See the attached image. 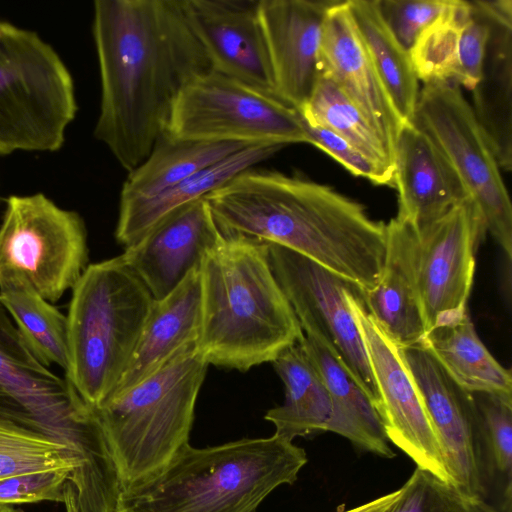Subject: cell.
<instances>
[{"label":"cell","mask_w":512,"mask_h":512,"mask_svg":"<svg viewBox=\"0 0 512 512\" xmlns=\"http://www.w3.org/2000/svg\"><path fill=\"white\" fill-rule=\"evenodd\" d=\"M447 374L469 393L512 398V376L479 338L469 315L428 332L421 342Z\"/></svg>","instance_id":"obj_29"},{"label":"cell","mask_w":512,"mask_h":512,"mask_svg":"<svg viewBox=\"0 0 512 512\" xmlns=\"http://www.w3.org/2000/svg\"><path fill=\"white\" fill-rule=\"evenodd\" d=\"M401 349L442 443L453 486L486 500L489 456L472 393L461 388L422 343Z\"/></svg>","instance_id":"obj_15"},{"label":"cell","mask_w":512,"mask_h":512,"mask_svg":"<svg viewBox=\"0 0 512 512\" xmlns=\"http://www.w3.org/2000/svg\"><path fill=\"white\" fill-rule=\"evenodd\" d=\"M72 476L68 470H48L0 479V503L15 505L55 501L63 503L67 512L73 503Z\"/></svg>","instance_id":"obj_35"},{"label":"cell","mask_w":512,"mask_h":512,"mask_svg":"<svg viewBox=\"0 0 512 512\" xmlns=\"http://www.w3.org/2000/svg\"><path fill=\"white\" fill-rule=\"evenodd\" d=\"M452 0H378L386 24L410 52L419 36L451 5Z\"/></svg>","instance_id":"obj_36"},{"label":"cell","mask_w":512,"mask_h":512,"mask_svg":"<svg viewBox=\"0 0 512 512\" xmlns=\"http://www.w3.org/2000/svg\"><path fill=\"white\" fill-rule=\"evenodd\" d=\"M208 202L185 204L125 247L121 257L155 301L172 293L223 238Z\"/></svg>","instance_id":"obj_16"},{"label":"cell","mask_w":512,"mask_h":512,"mask_svg":"<svg viewBox=\"0 0 512 512\" xmlns=\"http://www.w3.org/2000/svg\"><path fill=\"white\" fill-rule=\"evenodd\" d=\"M197 351L217 367L246 372L273 362L304 336L271 270L264 242L224 235L204 257Z\"/></svg>","instance_id":"obj_3"},{"label":"cell","mask_w":512,"mask_h":512,"mask_svg":"<svg viewBox=\"0 0 512 512\" xmlns=\"http://www.w3.org/2000/svg\"><path fill=\"white\" fill-rule=\"evenodd\" d=\"M400 495L401 488L375 498L367 503L341 512H387L399 499Z\"/></svg>","instance_id":"obj_38"},{"label":"cell","mask_w":512,"mask_h":512,"mask_svg":"<svg viewBox=\"0 0 512 512\" xmlns=\"http://www.w3.org/2000/svg\"><path fill=\"white\" fill-rule=\"evenodd\" d=\"M413 124L436 145L479 210L489 232L512 258V205L495 155L460 86L426 83Z\"/></svg>","instance_id":"obj_11"},{"label":"cell","mask_w":512,"mask_h":512,"mask_svg":"<svg viewBox=\"0 0 512 512\" xmlns=\"http://www.w3.org/2000/svg\"><path fill=\"white\" fill-rule=\"evenodd\" d=\"M325 384L332 402L327 431L348 439L354 447L382 458H393L381 419L364 391L321 339L304 333L298 343Z\"/></svg>","instance_id":"obj_26"},{"label":"cell","mask_w":512,"mask_h":512,"mask_svg":"<svg viewBox=\"0 0 512 512\" xmlns=\"http://www.w3.org/2000/svg\"><path fill=\"white\" fill-rule=\"evenodd\" d=\"M247 146L238 142L175 139L165 134L148 157L128 173L120 201L157 195Z\"/></svg>","instance_id":"obj_30"},{"label":"cell","mask_w":512,"mask_h":512,"mask_svg":"<svg viewBox=\"0 0 512 512\" xmlns=\"http://www.w3.org/2000/svg\"><path fill=\"white\" fill-rule=\"evenodd\" d=\"M320 74L328 76L357 106L394 155L405 125L371 60L352 18L348 0L328 10L320 44Z\"/></svg>","instance_id":"obj_19"},{"label":"cell","mask_w":512,"mask_h":512,"mask_svg":"<svg viewBox=\"0 0 512 512\" xmlns=\"http://www.w3.org/2000/svg\"><path fill=\"white\" fill-rule=\"evenodd\" d=\"M0 302L25 342L46 367L69 369L67 316L23 284L0 286Z\"/></svg>","instance_id":"obj_33"},{"label":"cell","mask_w":512,"mask_h":512,"mask_svg":"<svg viewBox=\"0 0 512 512\" xmlns=\"http://www.w3.org/2000/svg\"><path fill=\"white\" fill-rule=\"evenodd\" d=\"M0 418L69 445L99 497L119 493L121 478L95 409L37 359L1 302Z\"/></svg>","instance_id":"obj_6"},{"label":"cell","mask_w":512,"mask_h":512,"mask_svg":"<svg viewBox=\"0 0 512 512\" xmlns=\"http://www.w3.org/2000/svg\"><path fill=\"white\" fill-rule=\"evenodd\" d=\"M253 168L204 197L223 235L286 247L363 291L377 285L386 223L330 186Z\"/></svg>","instance_id":"obj_2"},{"label":"cell","mask_w":512,"mask_h":512,"mask_svg":"<svg viewBox=\"0 0 512 512\" xmlns=\"http://www.w3.org/2000/svg\"><path fill=\"white\" fill-rule=\"evenodd\" d=\"M490 32L472 90L474 115L501 170H512V0H489Z\"/></svg>","instance_id":"obj_23"},{"label":"cell","mask_w":512,"mask_h":512,"mask_svg":"<svg viewBox=\"0 0 512 512\" xmlns=\"http://www.w3.org/2000/svg\"><path fill=\"white\" fill-rule=\"evenodd\" d=\"M153 303L121 255L89 264L72 289L65 377L91 408L113 395Z\"/></svg>","instance_id":"obj_5"},{"label":"cell","mask_w":512,"mask_h":512,"mask_svg":"<svg viewBox=\"0 0 512 512\" xmlns=\"http://www.w3.org/2000/svg\"><path fill=\"white\" fill-rule=\"evenodd\" d=\"M303 123L309 137V144L330 155L351 174L365 178L375 185L394 187L393 171L372 162L332 131L304 120Z\"/></svg>","instance_id":"obj_37"},{"label":"cell","mask_w":512,"mask_h":512,"mask_svg":"<svg viewBox=\"0 0 512 512\" xmlns=\"http://www.w3.org/2000/svg\"><path fill=\"white\" fill-rule=\"evenodd\" d=\"M336 0H258L274 93L298 111L320 75V44L326 14Z\"/></svg>","instance_id":"obj_17"},{"label":"cell","mask_w":512,"mask_h":512,"mask_svg":"<svg viewBox=\"0 0 512 512\" xmlns=\"http://www.w3.org/2000/svg\"><path fill=\"white\" fill-rule=\"evenodd\" d=\"M348 6L402 122L413 124L420 88L409 51L386 24L378 0H348Z\"/></svg>","instance_id":"obj_31"},{"label":"cell","mask_w":512,"mask_h":512,"mask_svg":"<svg viewBox=\"0 0 512 512\" xmlns=\"http://www.w3.org/2000/svg\"><path fill=\"white\" fill-rule=\"evenodd\" d=\"M396 217L415 230L436 221L468 198L455 171L433 141L414 124L403 125L395 144Z\"/></svg>","instance_id":"obj_21"},{"label":"cell","mask_w":512,"mask_h":512,"mask_svg":"<svg viewBox=\"0 0 512 512\" xmlns=\"http://www.w3.org/2000/svg\"><path fill=\"white\" fill-rule=\"evenodd\" d=\"M266 245L271 270L303 332L321 339L376 409L375 380L346 299L361 288L291 249Z\"/></svg>","instance_id":"obj_13"},{"label":"cell","mask_w":512,"mask_h":512,"mask_svg":"<svg viewBox=\"0 0 512 512\" xmlns=\"http://www.w3.org/2000/svg\"><path fill=\"white\" fill-rule=\"evenodd\" d=\"M92 34L101 85L94 136L129 173L167 133L182 90L211 65L182 0H97Z\"/></svg>","instance_id":"obj_1"},{"label":"cell","mask_w":512,"mask_h":512,"mask_svg":"<svg viewBox=\"0 0 512 512\" xmlns=\"http://www.w3.org/2000/svg\"><path fill=\"white\" fill-rule=\"evenodd\" d=\"M489 32V0H452L409 52L419 81L453 83L472 91L480 79Z\"/></svg>","instance_id":"obj_20"},{"label":"cell","mask_w":512,"mask_h":512,"mask_svg":"<svg viewBox=\"0 0 512 512\" xmlns=\"http://www.w3.org/2000/svg\"><path fill=\"white\" fill-rule=\"evenodd\" d=\"M189 25L211 70L274 93L269 53L257 1L182 0Z\"/></svg>","instance_id":"obj_18"},{"label":"cell","mask_w":512,"mask_h":512,"mask_svg":"<svg viewBox=\"0 0 512 512\" xmlns=\"http://www.w3.org/2000/svg\"><path fill=\"white\" fill-rule=\"evenodd\" d=\"M0 512H24L20 508H16L15 505L0 503Z\"/></svg>","instance_id":"obj_39"},{"label":"cell","mask_w":512,"mask_h":512,"mask_svg":"<svg viewBox=\"0 0 512 512\" xmlns=\"http://www.w3.org/2000/svg\"><path fill=\"white\" fill-rule=\"evenodd\" d=\"M489 460L511 486L512 398L472 393Z\"/></svg>","instance_id":"obj_34"},{"label":"cell","mask_w":512,"mask_h":512,"mask_svg":"<svg viewBox=\"0 0 512 512\" xmlns=\"http://www.w3.org/2000/svg\"><path fill=\"white\" fill-rule=\"evenodd\" d=\"M283 147L275 144L249 145L157 195L120 201L116 240L125 247L132 245L175 209L205 197Z\"/></svg>","instance_id":"obj_25"},{"label":"cell","mask_w":512,"mask_h":512,"mask_svg":"<svg viewBox=\"0 0 512 512\" xmlns=\"http://www.w3.org/2000/svg\"><path fill=\"white\" fill-rule=\"evenodd\" d=\"M77 111L74 80L58 52L0 18V155L60 150Z\"/></svg>","instance_id":"obj_8"},{"label":"cell","mask_w":512,"mask_h":512,"mask_svg":"<svg viewBox=\"0 0 512 512\" xmlns=\"http://www.w3.org/2000/svg\"><path fill=\"white\" fill-rule=\"evenodd\" d=\"M299 113L304 121L332 131L372 162L395 172L393 153L357 106L328 76L319 75Z\"/></svg>","instance_id":"obj_32"},{"label":"cell","mask_w":512,"mask_h":512,"mask_svg":"<svg viewBox=\"0 0 512 512\" xmlns=\"http://www.w3.org/2000/svg\"><path fill=\"white\" fill-rule=\"evenodd\" d=\"M363 290L346 294L375 380L376 411L386 437L418 468L453 485L446 455L402 349L368 312Z\"/></svg>","instance_id":"obj_12"},{"label":"cell","mask_w":512,"mask_h":512,"mask_svg":"<svg viewBox=\"0 0 512 512\" xmlns=\"http://www.w3.org/2000/svg\"><path fill=\"white\" fill-rule=\"evenodd\" d=\"M200 328L201 276L198 269L168 296L154 300L128 367L113 395L155 373L185 348L197 346Z\"/></svg>","instance_id":"obj_24"},{"label":"cell","mask_w":512,"mask_h":512,"mask_svg":"<svg viewBox=\"0 0 512 512\" xmlns=\"http://www.w3.org/2000/svg\"><path fill=\"white\" fill-rule=\"evenodd\" d=\"M208 363L189 346L95 409L123 489L150 477L189 443Z\"/></svg>","instance_id":"obj_7"},{"label":"cell","mask_w":512,"mask_h":512,"mask_svg":"<svg viewBox=\"0 0 512 512\" xmlns=\"http://www.w3.org/2000/svg\"><path fill=\"white\" fill-rule=\"evenodd\" d=\"M89 260L83 218L43 193L11 195L0 224V286L23 284L56 303Z\"/></svg>","instance_id":"obj_9"},{"label":"cell","mask_w":512,"mask_h":512,"mask_svg":"<svg viewBox=\"0 0 512 512\" xmlns=\"http://www.w3.org/2000/svg\"><path fill=\"white\" fill-rule=\"evenodd\" d=\"M485 234L482 216L469 198L417 231V288L426 334L469 315L475 257Z\"/></svg>","instance_id":"obj_14"},{"label":"cell","mask_w":512,"mask_h":512,"mask_svg":"<svg viewBox=\"0 0 512 512\" xmlns=\"http://www.w3.org/2000/svg\"><path fill=\"white\" fill-rule=\"evenodd\" d=\"M0 200H1V197H0Z\"/></svg>","instance_id":"obj_40"},{"label":"cell","mask_w":512,"mask_h":512,"mask_svg":"<svg viewBox=\"0 0 512 512\" xmlns=\"http://www.w3.org/2000/svg\"><path fill=\"white\" fill-rule=\"evenodd\" d=\"M306 463L302 448L276 434L206 448L187 443L155 474L123 489L116 512H256Z\"/></svg>","instance_id":"obj_4"},{"label":"cell","mask_w":512,"mask_h":512,"mask_svg":"<svg viewBox=\"0 0 512 512\" xmlns=\"http://www.w3.org/2000/svg\"><path fill=\"white\" fill-rule=\"evenodd\" d=\"M272 364L285 387L283 404L264 416L275 426L274 434L293 441L295 437L327 431L331 398L299 344L283 351Z\"/></svg>","instance_id":"obj_28"},{"label":"cell","mask_w":512,"mask_h":512,"mask_svg":"<svg viewBox=\"0 0 512 512\" xmlns=\"http://www.w3.org/2000/svg\"><path fill=\"white\" fill-rule=\"evenodd\" d=\"M386 253L377 285L363 292L364 304L400 347L421 343L426 335L417 288V231L392 218L386 224Z\"/></svg>","instance_id":"obj_22"},{"label":"cell","mask_w":512,"mask_h":512,"mask_svg":"<svg viewBox=\"0 0 512 512\" xmlns=\"http://www.w3.org/2000/svg\"><path fill=\"white\" fill-rule=\"evenodd\" d=\"M68 470L73 503L68 512H105L82 457L66 443L0 418V479L25 472Z\"/></svg>","instance_id":"obj_27"},{"label":"cell","mask_w":512,"mask_h":512,"mask_svg":"<svg viewBox=\"0 0 512 512\" xmlns=\"http://www.w3.org/2000/svg\"><path fill=\"white\" fill-rule=\"evenodd\" d=\"M166 134L175 139L248 145L309 144L297 109L273 93L213 70L182 90Z\"/></svg>","instance_id":"obj_10"}]
</instances>
